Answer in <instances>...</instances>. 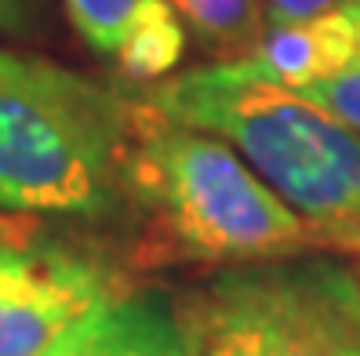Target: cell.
Returning a JSON list of instances; mask_svg holds the SVG:
<instances>
[{
    "label": "cell",
    "instance_id": "1",
    "mask_svg": "<svg viewBox=\"0 0 360 356\" xmlns=\"http://www.w3.org/2000/svg\"><path fill=\"white\" fill-rule=\"evenodd\" d=\"M128 211L142 269H237L321 251L306 222L222 138L160 113L135 88Z\"/></svg>",
    "mask_w": 360,
    "mask_h": 356
},
{
    "label": "cell",
    "instance_id": "2",
    "mask_svg": "<svg viewBox=\"0 0 360 356\" xmlns=\"http://www.w3.org/2000/svg\"><path fill=\"white\" fill-rule=\"evenodd\" d=\"M160 113L233 145L306 222L321 251L360 255V135L255 62L207 66L146 84Z\"/></svg>",
    "mask_w": 360,
    "mask_h": 356
},
{
    "label": "cell",
    "instance_id": "3",
    "mask_svg": "<svg viewBox=\"0 0 360 356\" xmlns=\"http://www.w3.org/2000/svg\"><path fill=\"white\" fill-rule=\"evenodd\" d=\"M135 84L0 48V211L110 218L128 211Z\"/></svg>",
    "mask_w": 360,
    "mask_h": 356
},
{
    "label": "cell",
    "instance_id": "4",
    "mask_svg": "<svg viewBox=\"0 0 360 356\" xmlns=\"http://www.w3.org/2000/svg\"><path fill=\"white\" fill-rule=\"evenodd\" d=\"M175 305L197 356H360V273L328 255L219 269Z\"/></svg>",
    "mask_w": 360,
    "mask_h": 356
},
{
    "label": "cell",
    "instance_id": "5",
    "mask_svg": "<svg viewBox=\"0 0 360 356\" xmlns=\"http://www.w3.org/2000/svg\"><path fill=\"white\" fill-rule=\"evenodd\" d=\"M131 284L98 255L55 244L22 295L0 309V356H73Z\"/></svg>",
    "mask_w": 360,
    "mask_h": 356
},
{
    "label": "cell",
    "instance_id": "6",
    "mask_svg": "<svg viewBox=\"0 0 360 356\" xmlns=\"http://www.w3.org/2000/svg\"><path fill=\"white\" fill-rule=\"evenodd\" d=\"M360 58V18L353 4H342L328 15L306 18V22L266 26L262 44L248 62L284 84L291 91H302L309 84H321Z\"/></svg>",
    "mask_w": 360,
    "mask_h": 356
},
{
    "label": "cell",
    "instance_id": "7",
    "mask_svg": "<svg viewBox=\"0 0 360 356\" xmlns=\"http://www.w3.org/2000/svg\"><path fill=\"white\" fill-rule=\"evenodd\" d=\"M73 356H197L175 298L160 291L124 295Z\"/></svg>",
    "mask_w": 360,
    "mask_h": 356
},
{
    "label": "cell",
    "instance_id": "8",
    "mask_svg": "<svg viewBox=\"0 0 360 356\" xmlns=\"http://www.w3.org/2000/svg\"><path fill=\"white\" fill-rule=\"evenodd\" d=\"M182 55H186V22L179 18V11L167 0H146L120 37L113 66L128 84L146 88V84L175 77Z\"/></svg>",
    "mask_w": 360,
    "mask_h": 356
},
{
    "label": "cell",
    "instance_id": "9",
    "mask_svg": "<svg viewBox=\"0 0 360 356\" xmlns=\"http://www.w3.org/2000/svg\"><path fill=\"white\" fill-rule=\"evenodd\" d=\"M197 44L219 62L251 58L266 37L262 0H167Z\"/></svg>",
    "mask_w": 360,
    "mask_h": 356
},
{
    "label": "cell",
    "instance_id": "10",
    "mask_svg": "<svg viewBox=\"0 0 360 356\" xmlns=\"http://www.w3.org/2000/svg\"><path fill=\"white\" fill-rule=\"evenodd\" d=\"M51 240L37 215H8L0 211V309L22 295V287L51 255Z\"/></svg>",
    "mask_w": 360,
    "mask_h": 356
},
{
    "label": "cell",
    "instance_id": "11",
    "mask_svg": "<svg viewBox=\"0 0 360 356\" xmlns=\"http://www.w3.org/2000/svg\"><path fill=\"white\" fill-rule=\"evenodd\" d=\"M142 4L146 0H62L66 18L77 29V37L98 58H110V62L120 48L124 29L131 26V18L139 15Z\"/></svg>",
    "mask_w": 360,
    "mask_h": 356
},
{
    "label": "cell",
    "instance_id": "12",
    "mask_svg": "<svg viewBox=\"0 0 360 356\" xmlns=\"http://www.w3.org/2000/svg\"><path fill=\"white\" fill-rule=\"evenodd\" d=\"M299 95H306L324 113H331L335 120H342L349 131L360 135V58L353 66H346L342 73H335L321 84H309Z\"/></svg>",
    "mask_w": 360,
    "mask_h": 356
},
{
    "label": "cell",
    "instance_id": "13",
    "mask_svg": "<svg viewBox=\"0 0 360 356\" xmlns=\"http://www.w3.org/2000/svg\"><path fill=\"white\" fill-rule=\"evenodd\" d=\"M0 33L37 40L48 33V0H0Z\"/></svg>",
    "mask_w": 360,
    "mask_h": 356
},
{
    "label": "cell",
    "instance_id": "14",
    "mask_svg": "<svg viewBox=\"0 0 360 356\" xmlns=\"http://www.w3.org/2000/svg\"><path fill=\"white\" fill-rule=\"evenodd\" d=\"M346 0H262L266 8V26H288V22H306V18L328 15L342 8Z\"/></svg>",
    "mask_w": 360,
    "mask_h": 356
},
{
    "label": "cell",
    "instance_id": "15",
    "mask_svg": "<svg viewBox=\"0 0 360 356\" xmlns=\"http://www.w3.org/2000/svg\"><path fill=\"white\" fill-rule=\"evenodd\" d=\"M353 11H356V18H360V4H353Z\"/></svg>",
    "mask_w": 360,
    "mask_h": 356
},
{
    "label": "cell",
    "instance_id": "16",
    "mask_svg": "<svg viewBox=\"0 0 360 356\" xmlns=\"http://www.w3.org/2000/svg\"><path fill=\"white\" fill-rule=\"evenodd\" d=\"M346 4H360V0H346Z\"/></svg>",
    "mask_w": 360,
    "mask_h": 356
},
{
    "label": "cell",
    "instance_id": "17",
    "mask_svg": "<svg viewBox=\"0 0 360 356\" xmlns=\"http://www.w3.org/2000/svg\"><path fill=\"white\" fill-rule=\"evenodd\" d=\"M356 273H360V269H356Z\"/></svg>",
    "mask_w": 360,
    "mask_h": 356
}]
</instances>
